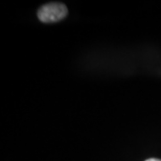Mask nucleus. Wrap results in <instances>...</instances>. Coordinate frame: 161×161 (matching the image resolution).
<instances>
[{
	"label": "nucleus",
	"instance_id": "obj_1",
	"mask_svg": "<svg viewBox=\"0 0 161 161\" xmlns=\"http://www.w3.org/2000/svg\"><path fill=\"white\" fill-rule=\"evenodd\" d=\"M68 14L67 6L63 3H47L42 5L38 11V18L43 23H54L63 20Z\"/></svg>",
	"mask_w": 161,
	"mask_h": 161
},
{
	"label": "nucleus",
	"instance_id": "obj_2",
	"mask_svg": "<svg viewBox=\"0 0 161 161\" xmlns=\"http://www.w3.org/2000/svg\"><path fill=\"white\" fill-rule=\"evenodd\" d=\"M146 161H161L160 159H157V158H150V159H147Z\"/></svg>",
	"mask_w": 161,
	"mask_h": 161
}]
</instances>
